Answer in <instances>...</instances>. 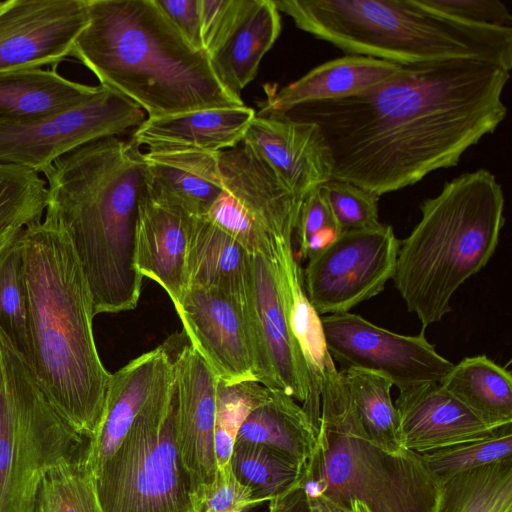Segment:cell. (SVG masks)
Returning <instances> with one entry per match:
<instances>
[{"mask_svg": "<svg viewBox=\"0 0 512 512\" xmlns=\"http://www.w3.org/2000/svg\"><path fill=\"white\" fill-rule=\"evenodd\" d=\"M509 78L504 68L477 60L402 65L362 92L302 104L285 116L319 127L332 179L380 197L456 166L493 133L507 115Z\"/></svg>", "mask_w": 512, "mask_h": 512, "instance_id": "6da1fadb", "label": "cell"}, {"mask_svg": "<svg viewBox=\"0 0 512 512\" xmlns=\"http://www.w3.org/2000/svg\"><path fill=\"white\" fill-rule=\"evenodd\" d=\"M30 358L38 385L84 439L100 421L111 379L94 340L92 294L67 233L45 216L19 236Z\"/></svg>", "mask_w": 512, "mask_h": 512, "instance_id": "7a4b0ae2", "label": "cell"}, {"mask_svg": "<svg viewBox=\"0 0 512 512\" xmlns=\"http://www.w3.org/2000/svg\"><path fill=\"white\" fill-rule=\"evenodd\" d=\"M45 216L68 235L89 284L94 314L137 306L142 276L135 258V226L147 165L132 139L88 142L56 159Z\"/></svg>", "mask_w": 512, "mask_h": 512, "instance_id": "3957f363", "label": "cell"}, {"mask_svg": "<svg viewBox=\"0 0 512 512\" xmlns=\"http://www.w3.org/2000/svg\"><path fill=\"white\" fill-rule=\"evenodd\" d=\"M71 55L148 117L245 105L154 0H88Z\"/></svg>", "mask_w": 512, "mask_h": 512, "instance_id": "277c9868", "label": "cell"}, {"mask_svg": "<svg viewBox=\"0 0 512 512\" xmlns=\"http://www.w3.org/2000/svg\"><path fill=\"white\" fill-rule=\"evenodd\" d=\"M504 192L478 169L446 182L420 205L421 218L399 242L394 285L422 329L451 311L458 288L493 256L505 223Z\"/></svg>", "mask_w": 512, "mask_h": 512, "instance_id": "5b68a950", "label": "cell"}, {"mask_svg": "<svg viewBox=\"0 0 512 512\" xmlns=\"http://www.w3.org/2000/svg\"><path fill=\"white\" fill-rule=\"evenodd\" d=\"M295 25L348 55L410 65L468 59L512 68V28L451 18L422 0H274Z\"/></svg>", "mask_w": 512, "mask_h": 512, "instance_id": "8992f818", "label": "cell"}, {"mask_svg": "<svg viewBox=\"0 0 512 512\" xmlns=\"http://www.w3.org/2000/svg\"><path fill=\"white\" fill-rule=\"evenodd\" d=\"M299 485L308 498L347 511L358 500L370 512H435L441 488L418 453L388 452L371 441L333 359L322 380L317 445Z\"/></svg>", "mask_w": 512, "mask_h": 512, "instance_id": "52a82bcc", "label": "cell"}, {"mask_svg": "<svg viewBox=\"0 0 512 512\" xmlns=\"http://www.w3.org/2000/svg\"><path fill=\"white\" fill-rule=\"evenodd\" d=\"M175 375L168 351L150 396L95 474L102 512H195L176 442Z\"/></svg>", "mask_w": 512, "mask_h": 512, "instance_id": "ba28073f", "label": "cell"}, {"mask_svg": "<svg viewBox=\"0 0 512 512\" xmlns=\"http://www.w3.org/2000/svg\"><path fill=\"white\" fill-rule=\"evenodd\" d=\"M85 443L0 330V512H30L45 473L76 457Z\"/></svg>", "mask_w": 512, "mask_h": 512, "instance_id": "9c48e42d", "label": "cell"}, {"mask_svg": "<svg viewBox=\"0 0 512 512\" xmlns=\"http://www.w3.org/2000/svg\"><path fill=\"white\" fill-rule=\"evenodd\" d=\"M256 382L300 403L318 430L321 397L290 328L271 259L253 254L242 297Z\"/></svg>", "mask_w": 512, "mask_h": 512, "instance_id": "30bf717a", "label": "cell"}, {"mask_svg": "<svg viewBox=\"0 0 512 512\" xmlns=\"http://www.w3.org/2000/svg\"><path fill=\"white\" fill-rule=\"evenodd\" d=\"M144 120L145 114L136 104L100 85L92 98L70 109L23 122L0 123V163L43 173L71 150L123 134Z\"/></svg>", "mask_w": 512, "mask_h": 512, "instance_id": "8fae6325", "label": "cell"}, {"mask_svg": "<svg viewBox=\"0 0 512 512\" xmlns=\"http://www.w3.org/2000/svg\"><path fill=\"white\" fill-rule=\"evenodd\" d=\"M399 240L392 226L342 231L308 258L303 284L321 315L349 312L380 294L396 271Z\"/></svg>", "mask_w": 512, "mask_h": 512, "instance_id": "7c38bea8", "label": "cell"}, {"mask_svg": "<svg viewBox=\"0 0 512 512\" xmlns=\"http://www.w3.org/2000/svg\"><path fill=\"white\" fill-rule=\"evenodd\" d=\"M321 323L334 362L383 376L399 391L440 383L454 365L423 332L402 335L350 312L321 316Z\"/></svg>", "mask_w": 512, "mask_h": 512, "instance_id": "4fadbf2b", "label": "cell"}, {"mask_svg": "<svg viewBox=\"0 0 512 512\" xmlns=\"http://www.w3.org/2000/svg\"><path fill=\"white\" fill-rule=\"evenodd\" d=\"M88 20V0L3 1L0 72L58 63L71 55Z\"/></svg>", "mask_w": 512, "mask_h": 512, "instance_id": "5bb4252c", "label": "cell"}, {"mask_svg": "<svg viewBox=\"0 0 512 512\" xmlns=\"http://www.w3.org/2000/svg\"><path fill=\"white\" fill-rule=\"evenodd\" d=\"M190 345L226 385L256 382L242 299L188 286L174 306Z\"/></svg>", "mask_w": 512, "mask_h": 512, "instance_id": "9a60e30c", "label": "cell"}, {"mask_svg": "<svg viewBox=\"0 0 512 512\" xmlns=\"http://www.w3.org/2000/svg\"><path fill=\"white\" fill-rule=\"evenodd\" d=\"M175 375L176 442L193 501L216 479L214 447L218 379L189 344L171 357Z\"/></svg>", "mask_w": 512, "mask_h": 512, "instance_id": "2e32d148", "label": "cell"}, {"mask_svg": "<svg viewBox=\"0 0 512 512\" xmlns=\"http://www.w3.org/2000/svg\"><path fill=\"white\" fill-rule=\"evenodd\" d=\"M192 217L146 175L138 204L134 263L142 277L166 291L174 306L188 288L186 256Z\"/></svg>", "mask_w": 512, "mask_h": 512, "instance_id": "e0dca14e", "label": "cell"}, {"mask_svg": "<svg viewBox=\"0 0 512 512\" xmlns=\"http://www.w3.org/2000/svg\"><path fill=\"white\" fill-rule=\"evenodd\" d=\"M301 201L332 179V160L319 127L285 115L255 116L244 137Z\"/></svg>", "mask_w": 512, "mask_h": 512, "instance_id": "ac0fdd59", "label": "cell"}, {"mask_svg": "<svg viewBox=\"0 0 512 512\" xmlns=\"http://www.w3.org/2000/svg\"><path fill=\"white\" fill-rule=\"evenodd\" d=\"M394 404L401 446L418 454L482 438L500 428L481 419L440 383L400 390Z\"/></svg>", "mask_w": 512, "mask_h": 512, "instance_id": "d6986e66", "label": "cell"}, {"mask_svg": "<svg viewBox=\"0 0 512 512\" xmlns=\"http://www.w3.org/2000/svg\"><path fill=\"white\" fill-rule=\"evenodd\" d=\"M256 112L246 105L206 108L148 117L132 140L149 150L196 149L221 152L243 142Z\"/></svg>", "mask_w": 512, "mask_h": 512, "instance_id": "ffe728a7", "label": "cell"}, {"mask_svg": "<svg viewBox=\"0 0 512 512\" xmlns=\"http://www.w3.org/2000/svg\"><path fill=\"white\" fill-rule=\"evenodd\" d=\"M166 353L167 349L159 346L111 375L100 421L81 452L94 477L115 452L150 396Z\"/></svg>", "mask_w": 512, "mask_h": 512, "instance_id": "44dd1931", "label": "cell"}, {"mask_svg": "<svg viewBox=\"0 0 512 512\" xmlns=\"http://www.w3.org/2000/svg\"><path fill=\"white\" fill-rule=\"evenodd\" d=\"M402 65L368 56L347 55L310 70L276 90L266 91L257 116H281L293 108L362 92L396 74Z\"/></svg>", "mask_w": 512, "mask_h": 512, "instance_id": "7402d4cb", "label": "cell"}, {"mask_svg": "<svg viewBox=\"0 0 512 512\" xmlns=\"http://www.w3.org/2000/svg\"><path fill=\"white\" fill-rule=\"evenodd\" d=\"M144 157L149 179L191 216H205L223 190L219 152L148 150Z\"/></svg>", "mask_w": 512, "mask_h": 512, "instance_id": "603a6c76", "label": "cell"}, {"mask_svg": "<svg viewBox=\"0 0 512 512\" xmlns=\"http://www.w3.org/2000/svg\"><path fill=\"white\" fill-rule=\"evenodd\" d=\"M280 32V12L274 0H248L237 24L220 47L208 56L221 83L240 96L257 75L263 56Z\"/></svg>", "mask_w": 512, "mask_h": 512, "instance_id": "cb8c5ba5", "label": "cell"}, {"mask_svg": "<svg viewBox=\"0 0 512 512\" xmlns=\"http://www.w3.org/2000/svg\"><path fill=\"white\" fill-rule=\"evenodd\" d=\"M252 254L205 216L191 219L186 268L188 286L242 299Z\"/></svg>", "mask_w": 512, "mask_h": 512, "instance_id": "d4e9b609", "label": "cell"}, {"mask_svg": "<svg viewBox=\"0 0 512 512\" xmlns=\"http://www.w3.org/2000/svg\"><path fill=\"white\" fill-rule=\"evenodd\" d=\"M61 76L55 69L0 72V123L23 122L86 102L99 90Z\"/></svg>", "mask_w": 512, "mask_h": 512, "instance_id": "484cf974", "label": "cell"}, {"mask_svg": "<svg viewBox=\"0 0 512 512\" xmlns=\"http://www.w3.org/2000/svg\"><path fill=\"white\" fill-rule=\"evenodd\" d=\"M269 258L274 266L290 328L306 361L314 390L321 397L323 376L332 357L326 346L321 316L306 295L292 239L278 241Z\"/></svg>", "mask_w": 512, "mask_h": 512, "instance_id": "4316f807", "label": "cell"}, {"mask_svg": "<svg viewBox=\"0 0 512 512\" xmlns=\"http://www.w3.org/2000/svg\"><path fill=\"white\" fill-rule=\"evenodd\" d=\"M270 397L245 418L235 438L268 446L287 456L303 471L317 445L318 430L301 405L287 394Z\"/></svg>", "mask_w": 512, "mask_h": 512, "instance_id": "83f0119b", "label": "cell"}, {"mask_svg": "<svg viewBox=\"0 0 512 512\" xmlns=\"http://www.w3.org/2000/svg\"><path fill=\"white\" fill-rule=\"evenodd\" d=\"M440 384L487 423H512V376L485 355L463 358Z\"/></svg>", "mask_w": 512, "mask_h": 512, "instance_id": "f1b7e54d", "label": "cell"}, {"mask_svg": "<svg viewBox=\"0 0 512 512\" xmlns=\"http://www.w3.org/2000/svg\"><path fill=\"white\" fill-rule=\"evenodd\" d=\"M512 457L441 484L435 512H511Z\"/></svg>", "mask_w": 512, "mask_h": 512, "instance_id": "f546056e", "label": "cell"}, {"mask_svg": "<svg viewBox=\"0 0 512 512\" xmlns=\"http://www.w3.org/2000/svg\"><path fill=\"white\" fill-rule=\"evenodd\" d=\"M229 464L259 505L284 496L299 486L302 477V469L287 456L253 442L236 441Z\"/></svg>", "mask_w": 512, "mask_h": 512, "instance_id": "4dcf8cb0", "label": "cell"}, {"mask_svg": "<svg viewBox=\"0 0 512 512\" xmlns=\"http://www.w3.org/2000/svg\"><path fill=\"white\" fill-rule=\"evenodd\" d=\"M46 181L30 168L0 163V255L48 204Z\"/></svg>", "mask_w": 512, "mask_h": 512, "instance_id": "1f68e13d", "label": "cell"}, {"mask_svg": "<svg viewBox=\"0 0 512 512\" xmlns=\"http://www.w3.org/2000/svg\"><path fill=\"white\" fill-rule=\"evenodd\" d=\"M341 371L354 408L371 441L388 452L403 449L398 412L390 392L392 382L364 370L348 368Z\"/></svg>", "mask_w": 512, "mask_h": 512, "instance_id": "d6a6232c", "label": "cell"}, {"mask_svg": "<svg viewBox=\"0 0 512 512\" xmlns=\"http://www.w3.org/2000/svg\"><path fill=\"white\" fill-rule=\"evenodd\" d=\"M81 452L45 473L37 486L30 512H102L95 477Z\"/></svg>", "mask_w": 512, "mask_h": 512, "instance_id": "836d02e7", "label": "cell"}, {"mask_svg": "<svg viewBox=\"0 0 512 512\" xmlns=\"http://www.w3.org/2000/svg\"><path fill=\"white\" fill-rule=\"evenodd\" d=\"M429 473L440 483L512 457V423L490 435L419 454Z\"/></svg>", "mask_w": 512, "mask_h": 512, "instance_id": "e575fe53", "label": "cell"}, {"mask_svg": "<svg viewBox=\"0 0 512 512\" xmlns=\"http://www.w3.org/2000/svg\"><path fill=\"white\" fill-rule=\"evenodd\" d=\"M0 330L27 364L30 339L19 237L0 255Z\"/></svg>", "mask_w": 512, "mask_h": 512, "instance_id": "d590c367", "label": "cell"}, {"mask_svg": "<svg viewBox=\"0 0 512 512\" xmlns=\"http://www.w3.org/2000/svg\"><path fill=\"white\" fill-rule=\"evenodd\" d=\"M258 382L217 383L214 447L218 469L229 465L235 438L247 415L270 397Z\"/></svg>", "mask_w": 512, "mask_h": 512, "instance_id": "8d00e7d4", "label": "cell"}, {"mask_svg": "<svg viewBox=\"0 0 512 512\" xmlns=\"http://www.w3.org/2000/svg\"><path fill=\"white\" fill-rule=\"evenodd\" d=\"M342 231L359 230L380 224L379 196L352 183L331 179L320 187Z\"/></svg>", "mask_w": 512, "mask_h": 512, "instance_id": "74e56055", "label": "cell"}, {"mask_svg": "<svg viewBox=\"0 0 512 512\" xmlns=\"http://www.w3.org/2000/svg\"><path fill=\"white\" fill-rule=\"evenodd\" d=\"M340 233L328 201L320 188H316L303 199L298 214L294 234L297 235L299 254L308 260Z\"/></svg>", "mask_w": 512, "mask_h": 512, "instance_id": "f35d334b", "label": "cell"}, {"mask_svg": "<svg viewBox=\"0 0 512 512\" xmlns=\"http://www.w3.org/2000/svg\"><path fill=\"white\" fill-rule=\"evenodd\" d=\"M257 506L253 493L236 479L230 464L218 469L215 481L193 501L195 512H245Z\"/></svg>", "mask_w": 512, "mask_h": 512, "instance_id": "ab89813d", "label": "cell"}, {"mask_svg": "<svg viewBox=\"0 0 512 512\" xmlns=\"http://www.w3.org/2000/svg\"><path fill=\"white\" fill-rule=\"evenodd\" d=\"M248 0H199L203 50L209 56L240 19Z\"/></svg>", "mask_w": 512, "mask_h": 512, "instance_id": "60d3db41", "label": "cell"}, {"mask_svg": "<svg viewBox=\"0 0 512 512\" xmlns=\"http://www.w3.org/2000/svg\"><path fill=\"white\" fill-rule=\"evenodd\" d=\"M428 7L468 23L512 28V16L499 0H422Z\"/></svg>", "mask_w": 512, "mask_h": 512, "instance_id": "b9f144b4", "label": "cell"}, {"mask_svg": "<svg viewBox=\"0 0 512 512\" xmlns=\"http://www.w3.org/2000/svg\"><path fill=\"white\" fill-rule=\"evenodd\" d=\"M160 10L196 50H203L199 0H154Z\"/></svg>", "mask_w": 512, "mask_h": 512, "instance_id": "7bdbcfd3", "label": "cell"}, {"mask_svg": "<svg viewBox=\"0 0 512 512\" xmlns=\"http://www.w3.org/2000/svg\"><path fill=\"white\" fill-rule=\"evenodd\" d=\"M269 512H311L304 489L299 485L284 496L269 502Z\"/></svg>", "mask_w": 512, "mask_h": 512, "instance_id": "ee69618b", "label": "cell"}, {"mask_svg": "<svg viewBox=\"0 0 512 512\" xmlns=\"http://www.w3.org/2000/svg\"><path fill=\"white\" fill-rule=\"evenodd\" d=\"M308 501L311 512H351L342 509L325 497L308 498Z\"/></svg>", "mask_w": 512, "mask_h": 512, "instance_id": "f6af8a7d", "label": "cell"}, {"mask_svg": "<svg viewBox=\"0 0 512 512\" xmlns=\"http://www.w3.org/2000/svg\"><path fill=\"white\" fill-rule=\"evenodd\" d=\"M349 509L351 512H370L368 508L358 500H352L349 503Z\"/></svg>", "mask_w": 512, "mask_h": 512, "instance_id": "bcb514c9", "label": "cell"}, {"mask_svg": "<svg viewBox=\"0 0 512 512\" xmlns=\"http://www.w3.org/2000/svg\"><path fill=\"white\" fill-rule=\"evenodd\" d=\"M3 1H0V6L2 5Z\"/></svg>", "mask_w": 512, "mask_h": 512, "instance_id": "7dc6e473", "label": "cell"}, {"mask_svg": "<svg viewBox=\"0 0 512 512\" xmlns=\"http://www.w3.org/2000/svg\"><path fill=\"white\" fill-rule=\"evenodd\" d=\"M512 512V511H511Z\"/></svg>", "mask_w": 512, "mask_h": 512, "instance_id": "c3c4849f", "label": "cell"}]
</instances>
